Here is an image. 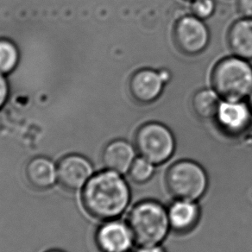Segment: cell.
<instances>
[{
	"mask_svg": "<svg viewBox=\"0 0 252 252\" xmlns=\"http://www.w3.org/2000/svg\"><path fill=\"white\" fill-rule=\"evenodd\" d=\"M136 252H167V251L161 245H155L138 246Z\"/></svg>",
	"mask_w": 252,
	"mask_h": 252,
	"instance_id": "cell-21",
	"label": "cell"
},
{
	"mask_svg": "<svg viewBox=\"0 0 252 252\" xmlns=\"http://www.w3.org/2000/svg\"><path fill=\"white\" fill-rule=\"evenodd\" d=\"M238 8L245 18H252V0H238Z\"/></svg>",
	"mask_w": 252,
	"mask_h": 252,
	"instance_id": "cell-20",
	"label": "cell"
},
{
	"mask_svg": "<svg viewBox=\"0 0 252 252\" xmlns=\"http://www.w3.org/2000/svg\"><path fill=\"white\" fill-rule=\"evenodd\" d=\"M213 87L222 99L244 100L252 92V66L248 60L231 56L214 68Z\"/></svg>",
	"mask_w": 252,
	"mask_h": 252,
	"instance_id": "cell-4",
	"label": "cell"
},
{
	"mask_svg": "<svg viewBox=\"0 0 252 252\" xmlns=\"http://www.w3.org/2000/svg\"><path fill=\"white\" fill-rule=\"evenodd\" d=\"M135 145L124 139H117L105 145L102 151L101 161L105 169L127 174L137 158Z\"/></svg>",
	"mask_w": 252,
	"mask_h": 252,
	"instance_id": "cell-12",
	"label": "cell"
},
{
	"mask_svg": "<svg viewBox=\"0 0 252 252\" xmlns=\"http://www.w3.org/2000/svg\"><path fill=\"white\" fill-rule=\"evenodd\" d=\"M214 120L224 133L238 136L251 126L252 109L244 100L222 99Z\"/></svg>",
	"mask_w": 252,
	"mask_h": 252,
	"instance_id": "cell-9",
	"label": "cell"
},
{
	"mask_svg": "<svg viewBox=\"0 0 252 252\" xmlns=\"http://www.w3.org/2000/svg\"><path fill=\"white\" fill-rule=\"evenodd\" d=\"M124 175L105 169L95 173L81 189V203L92 217L101 221L119 219L131 200V190Z\"/></svg>",
	"mask_w": 252,
	"mask_h": 252,
	"instance_id": "cell-1",
	"label": "cell"
},
{
	"mask_svg": "<svg viewBox=\"0 0 252 252\" xmlns=\"http://www.w3.org/2000/svg\"><path fill=\"white\" fill-rule=\"evenodd\" d=\"M156 168L157 165L152 161L139 156L134 160L127 175L135 184L143 185L153 178L156 174Z\"/></svg>",
	"mask_w": 252,
	"mask_h": 252,
	"instance_id": "cell-16",
	"label": "cell"
},
{
	"mask_svg": "<svg viewBox=\"0 0 252 252\" xmlns=\"http://www.w3.org/2000/svg\"><path fill=\"white\" fill-rule=\"evenodd\" d=\"M24 175L32 189L45 191L57 182V166L49 158L35 157L25 165Z\"/></svg>",
	"mask_w": 252,
	"mask_h": 252,
	"instance_id": "cell-13",
	"label": "cell"
},
{
	"mask_svg": "<svg viewBox=\"0 0 252 252\" xmlns=\"http://www.w3.org/2000/svg\"><path fill=\"white\" fill-rule=\"evenodd\" d=\"M9 95V85L6 79L0 74V109L4 106Z\"/></svg>",
	"mask_w": 252,
	"mask_h": 252,
	"instance_id": "cell-19",
	"label": "cell"
},
{
	"mask_svg": "<svg viewBox=\"0 0 252 252\" xmlns=\"http://www.w3.org/2000/svg\"><path fill=\"white\" fill-rule=\"evenodd\" d=\"M169 72L165 69L157 71L144 68L137 71L130 79V93L137 101H155L162 94L166 85L169 82Z\"/></svg>",
	"mask_w": 252,
	"mask_h": 252,
	"instance_id": "cell-10",
	"label": "cell"
},
{
	"mask_svg": "<svg viewBox=\"0 0 252 252\" xmlns=\"http://www.w3.org/2000/svg\"><path fill=\"white\" fill-rule=\"evenodd\" d=\"M229 45L235 56L252 59V18H245L231 26L228 35Z\"/></svg>",
	"mask_w": 252,
	"mask_h": 252,
	"instance_id": "cell-14",
	"label": "cell"
},
{
	"mask_svg": "<svg viewBox=\"0 0 252 252\" xmlns=\"http://www.w3.org/2000/svg\"><path fill=\"white\" fill-rule=\"evenodd\" d=\"M19 59V54L13 42L0 39V74H6L14 70Z\"/></svg>",
	"mask_w": 252,
	"mask_h": 252,
	"instance_id": "cell-17",
	"label": "cell"
},
{
	"mask_svg": "<svg viewBox=\"0 0 252 252\" xmlns=\"http://www.w3.org/2000/svg\"><path fill=\"white\" fill-rule=\"evenodd\" d=\"M248 104L250 105V107L252 109V92L251 93V94L249 95L248 97Z\"/></svg>",
	"mask_w": 252,
	"mask_h": 252,
	"instance_id": "cell-22",
	"label": "cell"
},
{
	"mask_svg": "<svg viewBox=\"0 0 252 252\" xmlns=\"http://www.w3.org/2000/svg\"><path fill=\"white\" fill-rule=\"evenodd\" d=\"M221 100L222 98L214 88H205L194 94L192 98V107L197 117L210 120L215 119Z\"/></svg>",
	"mask_w": 252,
	"mask_h": 252,
	"instance_id": "cell-15",
	"label": "cell"
},
{
	"mask_svg": "<svg viewBox=\"0 0 252 252\" xmlns=\"http://www.w3.org/2000/svg\"><path fill=\"white\" fill-rule=\"evenodd\" d=\"M190 1H194V0H190Z\"/></svg>",
	"mask_w": 252,
	"mask_h": 252,
	"instance_id": "cell-24",
	"label": "cell"
},
{
	"mask_svg": "<svg viewBox=\"0 0 252 252\" xmlns=\"http://www.w3.org/2000/svg\"><path fill=\"white\" fill-rule=\"evenodd\" d=\"M95 243L101 252H130L136 245L129 224L119 219L103 221L95 233Z\"/></svg>",
	"mask_w": 252,
	"mask_h": 252,
	"instance_id": "cell-6",
	"label": "cell"
},
{
	"mask_svg": "<svg viewBox=\"0 0 252 252\" xmlns=\"http://www.w3.org/2000/svg\"><path fill=\"white\" fill-rule=\"evenodd\" d=\"M129 224L137 246L161 245L171 231L168 208L154 200L138 201L127 215Z\"/></svg>",
	"mask_w": 252,
	"mask_h": 252,
	"instance_id": "cell-2",
	"label": "cell"
},
{
	"mask_svg": "<svg viewBox=\"0 0 252 252\" xmlns=\"http://www.w3.org/2000/svg\"><path fill=\"white\" fill-rule=\"evenodd\" d=\"M165 186L175 200L199 201L207 192L209 179L200 163L192 159H180L166 172Z\"/></svg>",
	"mask_w": 252,
	"mask_h": 252,
	"instance_id": "cell-3",
	"label": "cell"
},
{
	"mask_svg": "<svg viewBox=\"0 0 252 252\" xmlns=\"http://www.w3.org/2000/svg\"><path fill=\"white\" fill-rule=\"evenodd\" d=\"M174 32L176 44L187 55H197L203 51L210 38L207 25L193 15L178 20Z\"/></svg>",
	"mask_w": 252,
	"mask_h": 252,
	"instance_id": "cell-7",
	"label": "cell"
},
{
	"mask_svg": "<svg viewBox=\"0 0 252 252\" xmlns=\"http://www.w3.org/2000/svg\"><path fill=\"white\" fill-rule=\"evenodd\" d=\"M94 174L91 161L81 155H67L57 164V182L69 192L83 189Z\"/></svg>",
	"mask_w": 252,
	"mask_h": 252,
	"instance_id": "cell-8",
	"label": "cell"
},
{
	"mask_svg": "<svg viewBox=\"0 0 252 252\" xmlns=\"http://www.w3.org/2000/svg\"><path fill=\"white\" fill-rule=\"evenodd\" d=\"M176 137L168 126L150 122L141 126L135 136L137 153L157 166L164 164L175 155Z\"/></svg>",
	"mask_w": 252,
	"mask_h": 252,
	"instance_id": "cell-5",
	"label": "cell"
},
{
	"mask_svg": "<svg viewBox=\"0 0 252 252\" xmlns=\"http://www.w3.org/2000/svg\"><path fill=\"white\" fill-rule=\"evenodd\" d=\"M64 252L63 251H60V250H50V251H48V252Z\"/></svg>",
	"mask_w": 252,
	"mask_h": 252,
	"instance_id": "cell-23",
	"label": "cell"
},
{
	"mask_svg": "<svg viewBox=\"0 0 252 252\" xmlns=\"http://www.w3.org/2000/svg\"><path fill=\"white\" fill-rule=\"evenodd\" d=\"M171 231L187 234L197 226L201 218V207L198 201L175 200L168 207Z\"/></svg>",
	"mask_w": 252,
	"mask_h": 252,
	"instance_id": "cell-11",
	"label": "cell"
},
{
	"mask_svg": "<svg viewBox=\"0 0 252 252\" xmlns=\"http://www.w3.org/2000/svg\"><path fill=\"white\" fill-rule=\"evenodd\" d=\"M215 10L214 0H194L191 5L193 16L200 19L210 18Z\"/></svg>",
	"mask_w": 252,
	"mask_h": 252,
	"instance_id": "cell-18",
	"label": "cell"
}]
</instances>
